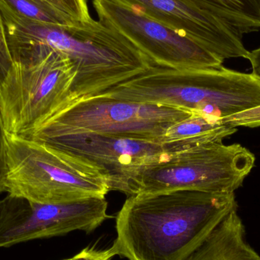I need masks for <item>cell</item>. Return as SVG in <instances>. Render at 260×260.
Listing matches in <instances>:
<instances>
[{"mask_svg":"<svg viewBox=\"0 0 260 260\" xmlns=\"http://www.w3.org/2000/svg\"><path fill=\"white\" fill-rule=\"evenodd\" d=\"M6 198L0 200V219L3 216V212H4L5 206H6Z\"/></svg>","mask_w":260,"mask_h":260,"instance_id":"21","label":"cell"},{"mask_svg":"<svg viewBox=\"0 0 260 260\" xmlns=\"http://www.w3.org/2000/svg\"><path fill=\"white\" fill-rule=\"evenodd\" d=\"M192 112L190 117L171 126L159 139L167 154L204 144L221 143L238 131V127L224 123L222 119Z\"/></svg>","mask_w":260,"mask_h":260,"instance_id":"12","label":"cell"},{"mask_svg":"<svg viewBox=\"0 0 260 260\" xmlns=\"http://www.w3.org/2000/svg\"><path fill=\"white\" fill-rule=\"evenodd\" d=\"M33 142L94 165L108 179L110 191L133 196L135 182L144 168L167 155L158 141L130 139L89 132L44 136Z\"/></svg>","mask_w":260,"mask_h":260,"instance_id":"7","label":"cell"},{"mask_svg":"<svg viewBox=\"0 0 260 260\" xmlns=\"http://www.w3.org/2000/svg\"><path fill=\"white\" fill-rule=\"evenodd\" d=\"M79 24H89L93 21L87 0H42Z\"/></svg>","mask_w":260,"mask_h":260,"instance_id":"15","label":"cell"},{"mask_svg":"<svg viewBox=\"0 0 260 260\" xmlns=\"http://www.w3.org/2000/svg\"><path fill=\"white\" fill-rule=\"evenodd\" d=\"M192 113L168 105L94 95L76 101L18 136L33 140L73 132H89L158 141L171 126L190 117Z\"/></svg>","mask_w":260,"mask_h":260,"instance_id":"4","label":"cell"},{"mask_svg":"<svg viewBox=\"0 0 260 260\" xmlns=\"http://www.w3.org/2000/svg\"><path fill=\"white\" fill-rule=\"evenodd\" d=\"M2 1L15 13L32 21L62 26L83 24L76 22L42 0Z\"/></svg>","mask_w":260,"mask_h":260,"instance_id":"14","label":"cell"},{"mask_svg":"<svg viewBox=\"0 0 260 260\" xmlns=\"http://www.w3.org/2000/svg\"><path fill=\"white\" fill-rule=\"evenodd\" d=\"M0 219V248L74 231L90 233L108 218V202L90 197L70 203L41 204L9 195Z\"/></svg>","mask_w":260,"mask_h":260,"instance_id":"9","label":"cell"},{"mask_svg":"<svg viewBox=\"0 0 260 260\" xmlns=\"http://www.w3.org/2000/svg\"><path fill=\"white\" fill-rule=\"evenodd\" d=\"M97 95L158 104L224 119L260 106V82L225 67L175 70L152 66Z\"/></svg>","mask_w":260,"mask_h":260,"instance_id":"2","label":"cell"},{"mask_svg":"<svg viewBox=\"0 0 260 260\" xmlns=\"http://www.w3.org/2000/svg\"><path fill=\"white\" fill-rule=\"evenodd\" d=\"M5 192L32 203L59 204L105 198L108 179L85 160L6 133Z\"/></svg>","mask_w":260,"mask_h":260,"instance_id":"3","label":"cell"},{"mask_svg":"<svg viewBox=\"0 0 260 260\" xmlns=\"http://www.w3.org/2000/svg\"><path fill=\"white\" fill-rule=\"evenodd\" d=\"M245 231L238 210L232 211L184 260H260Z\"/></svg>","mask_w":260,"mask_h":260,"instance_id":"11","label":"cell"},{"mask_svg":"<svg viewBox=\"0 0 260 260\" xmlns=\"http://www.w3.org/2000/svg\"><path fill=\"white\" fill-rule=\"evenodd\" d=\"M235 192L176 189L127 197L116 218V255L129 260H184L234 210Z\"/></svg>","mask_w":260,"mask_h":260,"instance_id":"1","label":"cell"},{"mask_svg":"<svg viewBox=\"0 0 260 260\" xmlns=\"http://www.w3.org/2000/svg\"><path fill=\"white\" fill-rule=\"evenodd\" d=\"M116 256L112 247L108 250H97L94 247H87L80 253L68 260H111Z\"/></svg>","mask_w":260,"mask_h":260,"instance_id":"18","label":"cell"},{"mask_svg":"<svg viewBox=\"0 0 260 260\" xmlns=\"http://www.w3.org/2000/svg\"><path fill=\"white\" fill-rule=\"evenodd\" d=\"M68 259H64V260H68Z\"/></svg>","mask_w":260,"mask_h":260,"instance_id":"22","label":"cell"},{"mask_svg":"<svg viewBox=\"0 0 260 260\" xmlns=\"http://www.w3.org/2000/svg\"><path fill=\"white\" fill-rule=\"evenodd\" d=\"M254 154L239 144L209 143L169 153L144 168L133 196L176 189L232 193L253 169Z\"/></svg>","mask_w":260,"mask_h":260,"instance_id":"5","label":"cell"},{"mask_svg":"<svg viewBox=\"0 0 260 260\" xmlns=\"http://www.w3.org/2000/svg\"><path fill=\"white\" fill-rule=\"evenodd\" d=\"M6 132L0 110V193L5 192L6 176Z\"/></svg>","mask_w":260,"mask_h":260,"instance_id":"19","label":"cell"},{"mask_svg":"<svg viewBox=\"0 0 260 260\" xmlns=\"http://www.w3.org/2000/svg\"><path fill=\"white\" fill-rule=\"evenodd\" d=\"M224 123L231 126L238 127L255 128L260 126V106L235 115L222 119Z\"/></svg>","mask_w":260,"mask_h":260,"instance_id":"16","label":"cell"},{"mask_svg":"<svg viewBox=\"0 0 260 260\" xmlns=\"http://www.w3.org/2000/svg\"><path fill=\"white\" fill-rule=\"evenodd\" d=\"M244 35L260 29V0H190Z\"/></svg>","mask_w":260,"mask_h":260,"instance_id":"13","label":"cell"},{"mask_svg":"<svg viewBox=\"0 0 260 260\" xmlns=\"http://www.w3.org/2000/svg\"><path fill=\"white\" fill-rule=\"evenodd\" d=\"M12 64L13 62L11 59L7 44H6L4 27L2 21L1 14H0V84L6 77Z\"/></svg>","mask_w":260,"mask_h":260,"instance_id":"17","label":"cell"},{"mask_svg":"<svg viewBox=\"0 0 260 260\" xmlns=\"http://www.w3.org/2000/svg\"><path fill=\"white\" fill-rule=\"evenodd\" d=\"M70 59L53 50L38 62L13 63L0 84V110L9 134L21 136L78 101Z\"/></svg>","mask_w":260,"mask_h":260,"instance_id":"6","label":"cell"},{"mask_svg":"<svg viewBox=\"0 0 260 260\" xmlns=\"http://www.w3.org/2000/svg\"><path fill=\"white\" fill-rule=\"evenodd\" d=\"M247 59L251 63V74L260 82V47L253 51H250Z\"/></svg>","mask_w":260,"mask_h":260,"instance_id":"20","label":"cell"},{"mask_svg":"<svg viewBox=\"0 0 260 260\" xmlns=\"http://www.w3.org/2000/svg\"><path fill=\"white\" fill-rule=\"evenodd\" d=\"M99 20L124 35L154 65L175 70L219 68L224 60L183 34L114 0H93Z\"/></svg>","mask_w":260,"mask_h":260,"instance_id":"8","label":"cell"},{"mask_svg":"<svg viewBox=\"0 0 260 260\" xmlns=\"http://www.w3.org/2000/svg\"><path fill=\"white\" fill-rule=\"evenodd\" d=\"M126 5L193 40L224 60L248 59L244 35L190 0H114Z\"/></svg>","mask_w":260,"mask_h":260,"instance_id":"10","label":"cell"}]
</instances>
